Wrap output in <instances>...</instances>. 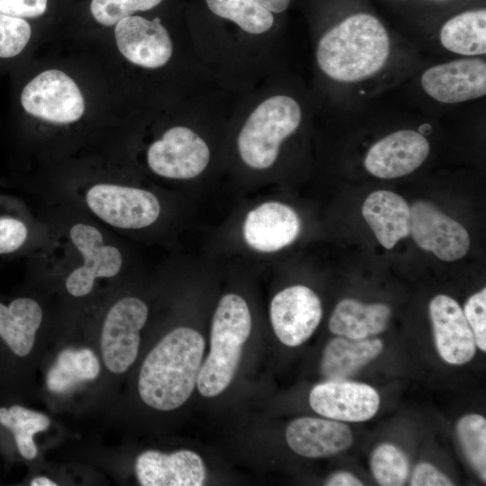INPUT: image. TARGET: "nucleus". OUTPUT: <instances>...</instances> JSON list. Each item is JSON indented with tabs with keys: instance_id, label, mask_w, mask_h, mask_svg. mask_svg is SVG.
Instances as JSON below:
<instances>
[{
	"instance_id": "f257e3e1",
	"label": "nucleus",
	"mask_w": 486,
	"mask_h": 486,
	"mask_svg": "<svg viewBox=\"0 0 486 486\" xmlns=\"http://www.w3.org/2000/svg\"><path fill=\"white\" fill-rule=\"evenodd\" d=\"M205 349L195 329L178 327L146 356L139 374L138 391L149 407L169 411L182 406L193 393Z\"/></svg>"
},
{
	"instance_id": "f03ea898",
	"label": "nucleus",
	"mask_w": 486,
	"mask_h": 486,
	"mask_svg": "<svg viewBox=\"0 0 486 486\" xmlns=\"http://www.w3.org/2000/svg\"><path fill=\"white\" fill-rule=\"evenodd\" d=\"M390 53V39L374 15L353 14L320 40L317 61L329 77L341 82L365 79L380 71Z\"/></svg>"
},
{
	"instance_id": "7ed1b4c3",
	"label": "nucleus",
	"mask_w": 486,
	"mask_h": 486,
	"mask_svg": "<svg viewBox=\"0 0 486 486\" xmlns=\"http://www.w3.org/2000/svg\"><path fill=\"white\" fill-rule=\"evenodd\" d=\"M251 327L246 301L235 293L224 295L212 318L210 351L197 377L196 387L203 397H216L230 384Z\"/></svg>"
},
{
	"instance_id": "20e7f679",
	"label": "nucleus",
	"mask_w": 486,
	"mask_h": 486,
	"mask_svg": "<svg viewBox=\"0 0 486 486\" xmlns=\"http://www.w3.org/2000/svg\"><path fill=\"white\" fill-rule=\"evenodd\" d=\"M302 112L298 103L287 95H276L261 103L251 113L238 139L243 161L249 166H271L283 140L299 127Z\"/></svg>"
},
{
	"instance_id": "39448f33",
	"label": "nucleus",
	"mask_w": 486,
	"mask_h": 486,
	"mask_svg": "<svg viewBox=\"0 0 486 486\" xmlns=\"http://www.w3.org/2000/svg\"><path fill=\"white\" fill-rule=\"evenodd\" d=\"M148 315L146 303L137 297L117 301L108 310L101 332V353L104 364L113 374H123L135 362L140 330Z\"/></svg>"
},
{
	"instance_id": "423d86ee",
	"label": "nucleus",
	"mask_w": 486,
	"mask_h": 486,
	"mask_svg": "<svg viewBox=\"0 0 486 486\" xmlns=\"http://www.w3.org/2000/svg\"><path fill=\"white\" fill-rule=\"evenodd\" d=\"M86 202L99 219L119 229L148 227L160 214L159 201L151 192L114 184L93 185Z\"/></svg>"
},
{
	"instance_id": "0eeeda50",
	"label": "nucleus",
	"mask_w": 486,
	"mask_h": 486,
	"mask_svg": "<svg viewBox=\"0 0 486 486\" xmlns=\"http://www.w3.org/2000/svg\"><path fill=\"white\" fill-rule=\"evenodd\" d=\"M21 103L31 115L53 123H70L84 113L85 101L75 81L64 72H41L23 88Z\"/></svg>"
},
{
	"instance_id": "6e6552de",
	"label": "nucleus",
	"mask_w": 486,
	"mask_h": 486,
	"mask_svg": "<svg viewBox=\"0 0 486 486\" xmlns=\"http://www.w3.org/2000/svg\"><path fill=\"white\" fill-rule=\"evenodd\" d=\"M148 164L157 175L172 179H191L207 166L210 150L204 140L186 127L167 130L147 153Z\"/></svg>"
},
{
	"instance_id": "1a4fd4ad",
	"label": "nucleus",
	"mask_w": 486,
	"mask_h": 486,
	"mask_svg": "<svg viewBox=\"0 0 486 486\" xmlns=\"http://www.w3.org/2000/svg\"><path fill=\"white\" fill-rule=\"evenodd\" d=\"M410 234L420 248L447 262L464 257L470 247L465 228L426 201L410 206Z\"/></svg>"
},
{
	"instance_id": "9d476101",
	"label": "nucleus",
	"mask_w": 486,
	"mask_h": 486,
	"mask_svg": "<svg viewBox=\"0 0 486 486\" xmlns=\"http://www.w3.org/2000/svg\"><path fill=\"white\" fill-rule=\"evenodd\" d=\"M322 318L319 296L309 287L293 285L279 292L270 303V320L278 339L294 347L306 342Z\"/></svg>"
},
{
	"instance_id": "9b49d317",
	"label": "nucleus",
	"mask_w": 486,
	"mask_h": 486,
	"mask_svg": "<svg viewBox=\"0 0 486 486\" xmlns=\"http://www.w3.org/2000/svg\"><path fill=\"white\" fill-rule=\"evenodd\" d=\"M70 238L83 257V264L66 280L67 291L75 297L91 292L97 278L115 276L122 266L119 248L104 243L100 230L93 225L76 223L69 231Z\"/></svg>"
},
{
	"instance_id": "f8f14e48",
	"label": "nucleus",
	"mask_w": 486,
	"mask_h": 486,
	"mask_svg": "<svg viewBox=\"0 0 486 486\" xmlns=\"http://www.w3.org/2000/svg\"><path fill=\"white\" fill-rule=\"evenodd\" d=\"M309 402L316 413L325 418L362 422L377 413L380 396L374 387L365 383L328 380L311 389Z\"/></svg>"
},
{
	"instance_id": "ddd939ff",
	"label": "nucleus",
	"mask_w": 486,
	"mask_h": 486,
	"mask_svg": "<svg viewBox=\"0 0 486 486\" xmlns=\"http://www.w3.org/2000/svg\"><path fill=\"white\" fill-rule=\"evenodd\" d=\"M429 316L436 348L441 358L454 365L470 362L477 346L459 303L448 295L437 294L429 303Z\"/></svg>"
},
{
	"instance_id": "4468645a",
	"label": "nucleus",
	"mask_w": 486,
	"mask_h": 486,
	"mask_svg": "<svg viewBox=\"0 0 486 486\" xmlns=\"http://www.w3.org/2000/svg\"><path fill=\"white\" fill-rule=\"evenodd\" d=\"M421 85L429 96L441 103L476 99L486 94V63L471 58L439 64L423 73Z\"/></svg>"
},
{
	"instance_id": "2eb2a0df",
	"label": "nucleus",
	"mask_w": 486,
	"mask_h": 486,
	"mask_svg": "<svg viewBox=\"0 0 486 486\" xmlns=\"http://www.w3.org/2000/svg\"><path fill=\"white\" fill-rule=\"evenodd\" d=\"M42 320L40 304L29 297H17L8 302L0 301V384L2 385L6 358L7 377L11 359L27 357L35 343Z\"/></svg>"
},
{
	"instance_id": "dca6fc26",
	"label": "nucleus",
	"mask_w": 486,
	"mask_h": 486,
	"mask_svg": "<svg viewBox=\"0 0 486 486\" xmlns=\"http://www.w3.org/2000/svg\"><path fill=\"white\" fill-rule=\"evenodd\" d=\"M429 143L419 132L401 130L374 143L364 158V166L373 176L392 179L416 170L429 153Z\"/></svg>"
},
{
	"instance_id": "f3484780",
	"label": "nucleus",
	"mask_w": 486,
	"mask_h": 486,
	"mask_svg": "<svg viewBox=\"0 0 486 486\" xmlns=\"http://www.w3.org/2000/svg\"><path fill=\"white\" fill-rule=\"evenodd\" d=\"M114 34L121 53L135 65L156 68L171 58L172 42L158 17H125L116 23Z\"/></svg>"
},
{
	"instance_id": "a211bd4d",
	"label": "nucleus",
	"mask_w": 486,
	"mask_h": 486,
	"mask_svg": "<svg viewBox=\"0 0 486 486\" xmlns=\"http://www.w3.org/2000/svg\"><path fill=\"white\" fill-rule=\"evenodd\" d=\"M135 472L142 486H201L206 480L202 457L187 449L171 454L145 451L136 458Z\"/></svg>"
},
{
	"instance_id": "6ab92c4d",
	"label": "nucleus",
	"mask_w": 486,
	"mask_h": 486,
	"mask_svg": "<svg viewBox=\"0 0 486 486\" xmlns=\"http://www.w3.org/2000/svg\"><path fill=\"white\" fill-rule=\"evenodd\" d=\"M300 231L296 212L279 202H264L251 210L243 224L245 241L260 252H275L291 245Z\"/></svg>"
},
{
	"instance_id": "aec40b11",
	"label": "nucleus",
	"mask_w": 486,
	"mask_h": 486,
	"mask_svg": "<svg viewBox=\"0 0 486 486\" xmlns=\"http://www.w3.org/2000/svg\"><path fill=\"white\" fill-rule=\"evenodd\" d=\"M285 438L294 453L309 458L341 453L353 443L352 431L345 423L313 417L292 421L286 428Z\"/></svg>"
},
{
	"instance_id": "412c9836",
	"label": "nucleus",
	"mask_w": 486,
	"mask_h": 486,
	"mask_svg": "<svg viewBox=\"0 0 486 486\" xmlns=\"http://www.w3.org/2000/svg\"><path fill=\"white\" fill-rule=\"evenodd\" d=\"M362 214L380 244L387 249L410 235V207L393 192L378 190L370 194L362 206Z\"/></svg>"
},
{
	"instance_id": "4be33fe9",
	"label": "nucleus",
	"mask_w": 486,
	"mask_h": 486,
	"mask_svg": "<svg viewBox=\"0 0 486 486\" xmlns=\"http://www.w3.org/2000/svg\"><path fill=\"white\" fill-rule=\"evenodd\" d=\"M391 314V308L385 303H364L346 298L335 307L328 328L338 337L365 339L382 333L388 328Z\"/></svg>"
},
{
	"instance_id": "5701e85b",
	"label": "nucleus",
	"mask_w": 486,
	"mask_h": 486,
	"mask_svg": "<svg viewBox=\"0 0 486 486\" xmlns=\"http://www.w3.org/2000/svg\"><path fill=\"white\" fill-rule=\"evenodd\" d=\"M382 349V341L374 337L360 340L335 338L323 350L320 372L327 380H346L374 360Z\"/></svg>"
},
{
	"instance_id": "b1692460",
	"label": "nucleus",
	"mask_w": 486,
	"mask_h": 486,
	"mask_svg": "<svg viewBox=\"0 0 486 486\" xmlns=\"http://www.w3.org/2000/svg\"><path fill=\"white\" fill-rule=\"evenodd\" d=\"M440 42L449 51L475 56L486 53V11H467L452 17L441 28Z\"/></svg>"
},
{
	"instance_id": "393cba45",
	"label": "nucleus",
	"mask_w": 486,
	"mask_h": 486,
	"mask_svg": "<svg viewBox=\"0 0 486 486\" xmlns=\"http://www.w3.org/2000/svg\"><path fill=\"white\" fill-rule=\"evenodd\" d=\"M49 418L20 404L0 406V428L6 433L14 447L23 459L33 460L38 449L33 436L46 430Z\"/></svg>"
},
{
	"instance_id": "a878e982",
	"label": "nucleus",
	"mask_w": 486,
	"mask_h": 486,
	"mask_svg": "<svg viewBox=\"0 0 486 486\" xmlns=\"http://www.w3.org/2000/svg\"><path fill=\"white\" fill-rule=\"evenodd\" d=\"M100 364L89 348L66 349L47 374V386L53 392H64L79 382L95 379Z\"/></svg>"
},
{
	"instance_id": "bb28decb",
	"label": "nucleus",
	"mask_w": 486,
	"mask_h": 486,
	"mask_svg": "<svg viewBox=\"0 0 486 486\" xmlns=\"http://www.w3.org/2000/svg\"><path fill=\"white\" fill-rule=\"evenodd\" d=\"M206 3L213 14L233 21L249 33L265 32L274 23L272 13L255 0H206Z\"/></svg>"
},
{
	"instance_id": "cd10ccee",
	"label": "nucleus",
	"mask_w": 486,
	"mask_h": 486,
	"mask_svg": "<svg viewBox=\"0 0 486 486\" xmlns=\"http://www.w3.org/2000/svg\"><path fill=\"white\" fill-rule=\"evenodd\" d=\"M461 448L472 469L486 481V419L479 414L463 416L456 424Z\"/></svg>"
},
{
	"instance_id": "c85d7f7f",
	"label": "nucleus",
	"mask_w": 486,
	"mask_h": 486,
	"mask_svg": "<svg viewBox=\"0 0 486 486\" xmlns=\"http://www.w3.org/2000/svg\"><path fill=\"white\" fill-rule=\"evenodd\" d=\"M370 466L374 478L382 486H401L409 477L407 455L400 447L390 443L381 444L373 451Z\"/></svg>"
},
{
	"instance_id": "c756f323",
	"label": "nucleus",
	"mask_w": 486,
	"mask_h": 486,
	"mask_svg": "<svg viewBox=\"0 0 486 486\" xmlns=\"http://www.w3.org/2000/svg\"><path fill=\"white\" fill-rule=\"evenodd\" d=\"M162 0H92L90 10L101 24L112 26L137 11L149 10Z\"/></svg>"
},
{
	"instance_id": "7c9ffc66",
	"label": "nucleus",
	"mask_w": 486,
	"mask_h": 486,
	"mask_svg": "<svg viewBox=\"0 0 486 486\" xmlns=\"http://www.w3.org/2000/svg\"><path fill=\"white\" fill-rule=\"evenodd\" d=\"M30 37L31 27L24 19L0 13V58L18 55Z\"/></svg>"
},
{
	"instance_id": "2f4dec72",
	"label": "nucleus",
	"mask_w": 486,
	"mask_h": 486,
	"mask_svg": "<svg viewBox=\"0 0 486 486\" xmlns=\"http://www.w3.org/2000/svg\"><path fill=\"white\" fill-rule=\"evenodd\" d=\"M464 314L473 333L476 346L486 351V289L472 294L465 302Z\"/></svg>"
},
{
	"instance_id": "473e14b6",
	"label": "nucleus",
	"mask_w": 486,
	"mask_h": 486,
	"mask_svg": "<svg viewBox=\"0 0 486 486\" xmlns=\"http://www.w3.org/2000/svg\"><path fill=\"white\" fill-rule=\"evenodd\" d=\"M28 227L21 219L0 215V255L18 251L28 238Z\"/></svg>"
},
{
	"instance_id": "72a5a7b5",
	"label": "nucleus",
	"mask_w": 486,
	"mask_h": 486,
	"mask_svg": "<svg viewBox=\"0 0 486 486\" xmlns=\"http://www.w3.org/2000/svg\"><path fill=\"white\" fill-rule=\"evenodd\" d=\"M48 0H0V13L19 18H33L42 15Z\"/></svg>"
},
{
	"instance_id": "f704fd0d",
	"label": "nucleus",
	"mask_w": 486,
	"mask_h": 486,
	"mask_svg": "<svg viewBox=\"0 0 486 486\" xmlns=\"http://www.w3.org/2000/svg\"><path fill=\"white\" fill-rule=\"evenodd\" d=\"M411 486H452L454 482L429 463L418 464L411 475Z\"/></svg>"
},
{
	"instance_id": "c9c22d12",
	"label": "nucleus",
	"mask_w": 486,
	"mask_h": 486,
	"mask_svg": "<svg viewBox=\"0 0 486 486\" xmlns=\"http://www.w3.org/2000/svg\"><path fill=\"white\" fill-rule=\"evenodd\" d=\"M327 486H363L364 483L351 472L339 471L331 474L325 482Z\"/></svg>"
},
{
	"instance_id": "e433bc0d",
	"label": "nucleus",
	"mask_w": 486,
	"mask_h": 486,
	"mask_svg": "<svg viewBox=\"0 0 486 486\" xmlns=\"http://www.w3.org/2000/svg\"><path fill=\"white\" fill-rule=\"evenodd\" d=\"M271 13H282L289 5L291 0H255Z\"/></svg>"
},
{
	"instance_id": "4c0bfd02",
	"label": "nucleus",
	"mask_w": 486,
	"mask_h": 486,
	"mask_svg": "<svg viewBox=\"0 0 486 486\" xmlns=\"http://www.w3.org/2000/svg\"><path fill=\"white\" fill-rule=\"evenodd\" d=\"M30 485L31 486H56L57 483L45 476H37L31 481Z\"/></svg>"
}]
</instances>
